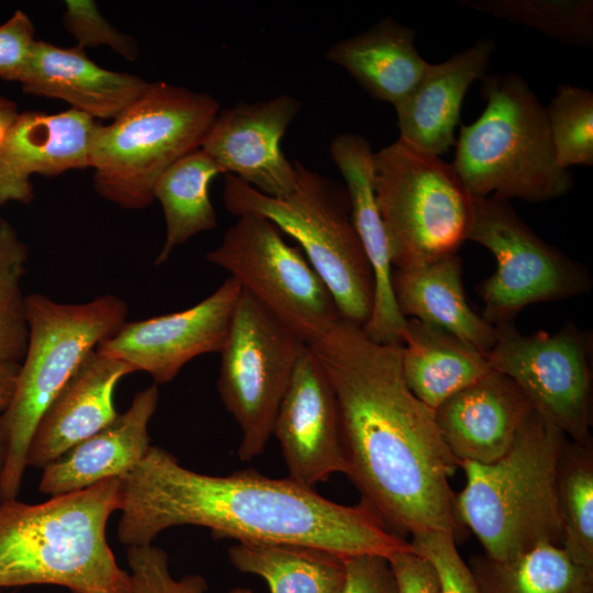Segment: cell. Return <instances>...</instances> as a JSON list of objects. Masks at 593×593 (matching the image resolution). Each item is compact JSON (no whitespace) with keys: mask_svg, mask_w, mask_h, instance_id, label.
<instances>
[{"mask_svg":"<svg viewBox=\"0 0 593 593\" xmlns=\"http://www.w3.org/2000/svg\"><path fill=\"white\" fill-rule=\"evenodd\" d=\"M346 579L340 593H398L387 558L374 555L344 557Z\"/></svg>","mask_w":593,"mask_h":593,"instance_id":"38","label":"cell"},{"mask_svg":"<svg viewBox=\"0 0 593 593\" xmlns=\"http://www.w3.org/2000/svg\"><path fill=\"white\" fill-rule=\"evenodd\" d=\"M413 550L435 568L440 593H481L468 564L457 549L452 536L428 532L412 536Z\"/></svg>","mask_w":593,"mask_h":593,"instance_id":"36","label":"cell"},{"mask_svg":"<svg viewBox=\"0 0 593 593\" xmlns=\"http://www.w3.org/2000/svg\"><path fill=\"white\" fill-rule=\"evenodd\" d=\"M121 478L29 504L0 502V589L53 584L71 593H133L107 540Z\"/></svg>","mask_w":593,"mask_h":593,"instance_id":"3","label":"cell"},{"mask_svg":"<svg viewBox=\"0 0 593 593\" xmlns=\"http://www.w3.org/2000/svg\"><path fill=\"white\" fill-rule=\"evenodd\" d=\"M468 567L481 593H593V568L552 544L506 560L473 556Z\"/></svg>","mask_w":593,"mask_h":593,"instance_id":"28","label":"cell"},{"mask_svg":"<svg viewBox=\"0 0 593 593\" xmlns=\"http://www.w3.org/2000/svg\"><path fill=\"white\" fill-rule=\"evenodd\" d=\"M19 114L15 103L0 96V144L3 142Z\"/></svg>","mask_w":593,"mask_h":593,"instance_id":"41","label":"cell"},{"mask_svg":"<svg viewBox=\"0 0 593 593\" xmlns=\"http://www.w3.org/2000/svg\"><path fill=\"white\" fill-rule=\"evenodd\" d=\"M533 407L508 377L491 369L439 405L435 418L458 463L486 465L508 451Z\"/></svg>","mask_w":593,"mask_h":593,"instance_id":"19","label":"cell"},{"mask_svg":"<svg viewBox=\"0 0 593 593\" xmlns=\"http://www.w3.org/2000/svg\"><path fill=\"white\" fill-rule=\"evenodd\" d=\"M558 164L593 165V93L591 90L561 85L546 108Z\"/></svg>","mask_w":593,"mask_h":593,"instance_id":"33","label":"cell"},{"mask_svg":"<svg viewBox=\"0 0 593 593\" xmlns=\"http://www.w3.org/2000/svg\"><path fill=\"white\" fill-rule=\"evenodd\" d=\"M306 344L288 325L242 288L220 351L217 391L238 424V458L261 455L272 436L275 417Z\"/></svg>","mask_w":593,"mask_h":593,"instance_id":"10","label":"cell"},{"mask_svg":"<svg viewBox=\"0 0 593 593\" xmlns=\"http://www.w3.org/2000/svg\"><path fill=\"white\" fill-rule=\"evenodd\" d=\"M219 112V101L209 93L148 82L109 125L98 124L94 131L90 167L96 191L125 210L147 208L159 177L201 147Z\"/></svg>","mask_w":593,"mask_h":593,"instance_id":"8","label":"cell"},{"mask_svg":"<svg viewBox=\"0 0 593 593\" xmlns=\"http://www.w3.org/2000/svg\"><path fill=\"white\" fill-rule=\"evenodd\" d=\"M300 109L301 102L286 93L220 110L200 148L223 174L266 195L283 198L294 189L296 171L281 139Z\"/></svg>","mask_w":593,"mask_h":593,"instance_id":"16","label":"cell"},{"mask_svg":"<svg viewBox=\"0 0 593 593\" xmlns=\"http://www.w3.org/2000/svg\"><path fill=\"white\" fill-rule=\"evenodd\" d=\"M495 44L481 38L439 64H429L415 87L394 105L400 139L440 156L456 145L455 130L469 87L486 74Z\"/></svg>","mask_w":593,"mask_h":593,"instance_id":"21","label":"cell"},{"mask_svg":"<svg viewBox=\"0 0 593 593\" xmlns=\"http://www.w3.org/2000/svg\"><path fill=\"white\" fill-rule=\"evenodd\" d=\"M556 497L561 547L577 563L593 568V440L567 439L558 460Z\"/></svg>","mask_w":593,"mask_h":593,"instance_id":"30","label":"cell"},{"mask_svg":"<svg viewBox=\"0 0 593 593\" xmlns=\"http://www.w3.org/2000/svg\"><path fill=\"white\" fill-rule=\"evenodd\" d=\"M205 258L226 270L306 345L342 318L329 290L305 255L288 244L268 219L237 216Z\"/></svg>","mask_w":593,"mask_h":593,"instance_id":"12","label":"cell"},{"mask_svg":"<svg viewBox=\"0 0 593 593\" xmlns=\"http://www.w3.org/2000/svg\"><path fill=\"white\" fill-rule=\"evenodd\" d=\"M133 593H206L208 582L199 574L175 578L165 550L150 545L131 546L126 550ZM227 593H254L234 588Z\"/></svg>","mask_w":593,"mask_h":593,"instance_id":"34","label":"cell"},{"mask_svg":"<svg viewBox=\"0 0 593 593\" xmlns=\"http://www.w3.org/2000/svg\"><path fill=\"white\" fill-rule=\"evenodd\" d=\"M482 114L462 125L451 163L474 198L541 202L568 193L573 179L555 154L546 107L516 74H485Z\"/></svg>","mask_w":593,"mask_h":593,"instance_id":"5","label":"cell"},{"mask_svg":"<svg viewBox=\"0 0 593 593\" xmlns=\"http://www.w3.org/2000/svg\"><path fill=\"white\" fill-rule=\"evenodd\" d=\"M325 58L345 68L372 98L393 107L429 65L416 49L414 30L392 18L333 44Z\"/></svg>","mask_w":593,"mask_h":593,"instance_id":"25","label":"cell"},{"mask_svg":"<svg viewBox=\"0 0 593 593\" xmlns=\"http://www.w3.org/2000/svg\"><path fill=\"white\" fill-rule=\"evenodd\" d=\"M477 11L536 29L555 40L589 46L593 38V2L588 0H467Z\"/></svg>","mask_w":593,"mask_h":593,"instance_id":"31","label":"cell"},{"mask_svg":"<svg viewBox=\"0 0 593 593\" xmlns=\"http://www.w3.org/2000/svg\"><path fill=\"white\" fill-rule=\"evenodd\" d=\"M98 123L74 109L48 114H19L0 144V205L30 203L33 175L55 176L90 167Z\"/></svg>","mask_w":593,"mask_h":593,"instance_id":"17","label":"cell"},{"mask_svg":"<svg viewBox=\"0 0 593 593\" xmlns=\"http://www.w3.org/2000/svg\"><path fill=\"white\" fill-rule=\"evenodd\" d=\"M63 23L82 48L109 46L127 60L138 57L136 41L107 21L94 1H65Z\"/></svg>","mask_w":593,"mask_h":593,"instance_id":"35","label":"cell"},{"mask_svg":"<svg viewBox=\"0 0 593 593\" xmlns=\"http://www.w3.org/2000/svg\"><path fill=\"white\" fill-rule=\"evenodd\" d=\"M116 535L122 545H150L164 530L200 526L237 542L294 544L343 557L387 559L413 550L360 501L343 505L291 479L245 469L211 475L183 467L159 446L121 478Z\"/></svg>","mask_w":593,"mask_h":593,"instance_id":"2","label":"cell"},{"mask_svg":"<svg viewBox=\"0 0 593 593\" xmlns=\"http://www.w3.org/2000/svg\"><path fill=\"white\" fill-rule=\"evenodd\" d=\"M27 346L11 402L1 414L8 456L0 477V502L16 499L34 430L55 396L86 358L127 322V304L105 294L86 303L25 296Z\"/></svg>","mask_w":593,"mask_h":593,"instance_id":"6","label":"cell"},{"mask_svg":"<svg viewBox=\"0 0 593 593\" xmlns=\"http://www.w3.org/2000/svg\"><path fill=\"white\" fill-rule=\"evenodd\" d=\"M329 155L344 178L353 224L373 273V309L362 329L376 343L402 345L406 318L392 290L393 267L373 189L371 145L362 135L343 133L332 139Z\"/></svg>","mask_w":593,"mask_h":593,"instance_id":"18","label":"cell"},{"mask_svg":"<svg viewBox=\"0 0 593 593\" xmlns=\"http://www.w3.org/2000/svg\"><path fill=\"white\" fill-rule=\"evenodd\" d=\"M21 362L0 361V415L9 406L14 393Z\"/></svg>","mask_w":593,"mask_h":593,"instance_id":"40","label":"cell"},{"mask_svg":"<svg viewBox=\"0 0 593 593\" xmlns=\"http://www.w3.org/2000/svg\"><path fill=\"white\" fill-rule=\"evenodd\" d=\"M293 163L296 181L288 195H266L226 175L224 205L236 216L268 219L296 240L325 282L340 317L363 327L372 314L374 280L353 224L346 188L300 161Z\"/></svg>","mask_w":593,"mask_h":593,"instance_id":"7","label":"cell"},{"mask_svg":"<svg viewBox=\"0 0 593 593\" xmlns=\"http://www.w3.org/2000/svg\"><path fill=\"white\" fill-rule=\"evenodd\" d=\"M272 435L280 444L289 479L315 489L335 473H347L336 395L307 345L295 362Z\"/></svg>","mask_w":593,"mask_h":593,"instance_id":"15","label":"cell"},{"mask_svg":"<svg viewBox=\"0 0 593 593\" xmlns=\"http://www.w3.org/2000/svg\"><path fill=\"white\" fill-rule=\"evenodd\" d=\"M373 189L393 269L456 255L467 240L473 197L451 163L398 138L373 153Z\"/></svg>","mask_w":593,"mask_h":593,"instance_id":"9","label":"cell"},{"mask_svg":"<svg viewBox=\"0 0 593 593\" xmlns=\"http://www.w3.org/2000/svg\"><path fill=\"white\" fill-rule=\"evenodd\" d=\"M0 593H3V592H0Z\"/></svg>","mask_w":593,"mask_h":593,"instance_id":"43","label":"cell"},{"mask_svg":"<svg viewBox=\"0 0 593 593\" xmlns=\"http://www.w3.org/2000/svg\"><path fill=\"white\" fill-rule=\"evenodd\" d=\"M240 292L228 277L187 310L125 322L97 350L148 373L157 385L170 382L191 359L221 351Z\"/></svg>","mask_w":593,"mask_h":593,"instance_id":"14","label":"cell"},{"mask_svg":"<svg viewBox=\"0 0 593 593\" xmlns=\"http://www.w3.org/2000/svg\"><path fill=\"white\" fill-rule=\"evenodd\" d=\"M36 41L33 23L23 11H15L0 25V77L2 79L20 82Z\"/></svg>","mask_w":593,"mask_h":593,"instance_id":"37","label":"cell"},{"mask_svg":"<svg viewBox=\"0 0 593 593\" xmlns=\"http://www.w3.org/2000/svg\"><path fill=\"white\" fill-rule=\"evenodd\" d=\"M8 456V439L0 415V477L3 472Z\"/></svg>","mask_w":593,"mask_h":593,"instance_id":"42","label":"cell"},{"mask_svg":"<svg viewBox=\"0 0 593 593\" xmlns=\"http://www.w3.org/2000/svg\"><path fill=\"white\" fill-rule=\"evenodd\" d=\"M401 368L410 391L434 411L491 370L473 346L415 318L405 321Z\"/></svg>","mask_w":593,"mask_h":593,"instance_id":"26","label":"cell"},{"mask_svg":"<svg viewBox=\"0 0 593 593\" xmlns=\"http://www.w3.org/2000/svg\"><path fill=\"white\" fill-rule=\"evenodd\" d=\"M307 346L334 389L346 475L361 501L402 537L439 532L462 539L467 528L449 483L458 461L435 411L404 381L402 345L376 343L339 318Z\"/></svg>","mask_w":593,"mask_h":593,"instance_id":"1","label":"cell"},{"mask_svg":"<svg viewBox=\"0 0 593 593\" xmlns=\"http://www.w3.org/2000/svg\"><path fill=\"white\" fill-rule=\"evenodd\" d=\"M158 399L155 383L138 391L112 424L44 467L38 491L49 496L68 494L128 473L150 447L148 424Z\"/></svg>","mask_w":593,"mask_h":593,"instance_id":"22","label":"cell"},{"mask_svg":"<svg viewBox=\"0 0 593 593\" xmlns=\"http://www.w3.org/2000/svg\"><path fill=\"white\" fill-rule=\"evenodd\" d=\"M228 559L238 571L264 579L270 593H340L346 579L344 557L316 547L237 542Z\"/></svg>","mask_w":593,"mask_h":593,"instance_id":"27","label":"cell"},{"mask_svg":"<svg viewBox=\"0 0 593 593\" xmlns=\"http://www.w3.org/2000/svg\"><path fill=\"white\" fill-rule=\"evenodd\" d=\"M133 372L125 362L92 351L42 415L27 449L26 467L43 469L112 424L119 415L116 384Z\"/></svg>","mask_w":593,"mask_h":593,"instance_id":"20","label":"cell"},{"mask_svg":"<svg viewBox=\"0 0 593 593\" xmlns=\"http://www.w3.org/2000/svg\"><path fill=\"white\" fill-rule=\"evenodd\" d=\"M458 254L425 265L393 269L392 290L404 318L444 329L486 354L496 340V327L469 305Z\"/></svg>","mask_w":593,"mask_h":593,"instance_id":"24","label":"cell"},{"mask_svg":"<svg viewBox=\"0 0 593 593\" xmlns=\"http://www.w3.org/2000/svg\"><path fill=\"white\" fill-rule=\"evenodd\" d=\"M398 593H440L438 575L432 563L414 550L389 559Z\"/></svg>","mask_w":593,"mask_h":593,"instance_id":"39","label":"cell"},{"mask_svg":"<svg viewBox=\"0 0 593 593\" xmlns=\"http://www.w3.org/2000/svg\"><path fill=\"white\" fill-rule=\"evenodd\" d=\"M495 327V344L485 354L491 369L508 377L569 439L592 440V333L572 322L530 335L514 324Z\"/></svg>","mask_w":593,"mask_h":593,"instance_id":"13","label":"cell"},{"mask_svg":"<svg viewBox=\"0 0 593 593\" xmlns=\"http://www.w3.org/2000/svg\"><path fill=\"white\" fill-rule=\"evenodd\" d=\"M467 240L484 246L496 260L495 271L477 288L481 315L493 326L513 324L532 304L581 296L592 288L589 270L542 240L507 200L473 197Z\"/></svg>","mask_w":593,"mask_h":593,"instance_id":"11","label":"cell"},{"mask_svg":"<svg viewBox=\"0 0 593 593\" xmlns=\"http://www.w3.org/2000/svg\"><path fill=\"white\" fill-rule=\"evenodd\" d=\"M20 83L26 93L63 100L93 120H114L148 85L138 76L102 68L78 45L38 40Z\"/></svg>","mask_w":593,"mask_h":593,"instance_id":"23","label":"cell"},{"mask_svg":"<svg viewBox=\"0 0 593 593\" xmlns=\"http://www.w3.org/2000/svg\"><path fill=\"white\" fill-rule=\"evenodd\" d=\"M223 174L201 148L183 156L157 180L154 199L158 200L166 222V238L155 260L167 261L176 247L192 236L214 230L216 213L210 198V184Z\"/></svg>","mask_w":593,"mask_h":593,"instance_id":"29","label":"cell"},{"mask_svg":"<svg viewBox=\"0 0 593 593\" xmlns=\"http://www.w3.org/2000/svg\"><path fill=\"white\" fill-rule=\"evenodd\" d=\"M566 434L533 407L508 451L492 463L461 461L466 484L456 494L459 521L495 560L542 544L562 545L556 497Z\"/></svg>","mask_w":593,"mask_h":593,"instance_id":"4","label":"cell"},{"mask_svg":"<svg viewBox=\"0 0 593 593\" xmlns=\"http://www.w3.org/2000/svg\"><path fill=\"white\" fill-rule=\"evenodd\" d=\"M27 247L12 224L0 219V361L21 362L27 346L25 275Z\"/></svg>","mask_w":593,"mask_h":593,"instance_id":"32","label":"cell"}]
</instances>
